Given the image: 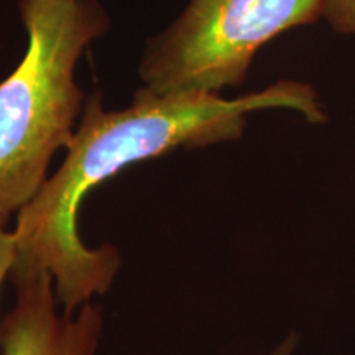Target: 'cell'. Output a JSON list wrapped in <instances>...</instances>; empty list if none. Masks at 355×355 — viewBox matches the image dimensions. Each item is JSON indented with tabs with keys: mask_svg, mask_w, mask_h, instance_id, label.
<instances>
[{
	"mask_svg": "<svg viewBox=\"0 0 355 355\" xmlns=\"http://www.w3.org/2000/svg\"><path fill=\"white\" fill-rule=\"evenodd\" d=\"M288 109L311 123L327 119L313 86L283 79L263 91L224 99L219 94H157L140 87L122 110L104 109L99 92L87 97L63 163L15 217L13 268L46 270L61 309L74 313L112 286L121 254L91 248L79 234L83 199L133 163L180 148H201L243 135L248 114Z\"/></svg>",
	"mask_w": 355,
	"mask_h": 355,
	"instance_id": "6da1fadb",
	"label": "cell"
},
{
	"mask_svg": "<svg viewBox=\"0 0 355 355\" xmlns=\"http://www.w3.org/2000/svg\"><path fill=\"white\" fill-rule=\"evenodd\" d=\"M19 12L26 51L0 83V227L37 196L73 140L87 101L76 66L110 26L97 0H19Z\"/></svg>",
	"mask_w": 355,
	"mask_h": 355,
	"instance_id": "7a4b0ae2",
	"label": "cell"
},
{
	"mask_svg": "<svg viewBox=\"0 0 355 355\" xmlns=\"http://www.w3.org/2000/svg\"><path fill=\"white\" fill-rule=\"evenodd\" d=\"M327 0H189L146 42L139 63L157 94H219L241 86L257 51L286 30L318 21Z\"/></svg>",
	"mask_w": 355,
	"mask_h": 355,
	"instance_id": "3957f363",
	"label": "cell"
},
{
	"mask_svg": "<svg viewBox=\"0 0 355 355\" xmlns=\"http://www.w3.org/2000/svg\"><path fill=\"white\" fill-rule=\"evenodd\" d=\"M8 282L15 303L0 322L2 355H96L104 329L99 304L64 313L46 270L12 268Z\"/></svg>",
	"mask_w": 355,
	"mask_h": 355,
	"instance_id": "277c9868",
	"label": "cell"
},
{
	"mask_svg": "<svg viewBox=\"0 0 355 355\" xmlns=\"http://www.w3.org/2000/svg\"><path fill=\"white\" fill-rule=\"evenodd\" d=\"M322 17L334 32L355 35V0H327Z\"/></svg>",
	"mask_w": 355,
	"mask_h": 355,
	"instance_id": "5b68a950",
	"label": "cell"
},
{
	"mask_svg": "<svg viewBox=\"0 0 355 355\" xmlns=\"http://www.w3.org/2000/svg\"><path fill=\"white\" fill-rule=\"evenodd\" d=\"M15 255L17 247L12 229L0 227V293H2L3 285H6L8 277H10Z\"/></svg>",
	"mask_w": 355,
	"mask_h": 355,
	"instance_id": "8992f818",
	"label": "cell"
},
{
	"mask_svg": "<svg viewBox=\"0 0 355 355\" xmlns=\"http://www.w3.org/2000/svg\"><path fill=\"white\" fill-rule=\"evenodd\" d=\"M298 345H300V334L298 332H290V334L283 337V339L265 355H295Z\"/></svg>",
	"mask_w": 355,
	"mask_h": 355,
	"instance_id": "52a82bcc",
	"label": "cell"
}]
</instances>
